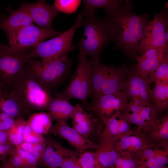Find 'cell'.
I'll list each match as a JSON object with an SVG mask.
<instances>
[{
	"mask_svg": "<svg viewBox=\"0 0 168 168\" xmlns=\"http://www.w3.org/2000/svg\"><path fill=\"white\" fill-rule=\"evenodd\" d=\"M149 14L135 13L131 1L104 18L109 30L111 40L127 55L134 58L149 21Z\"/></svg>",
	"mask_w": 168,
	"mask_h": 168,
	"instance_id": "cell-1",
	"label": "cell"
},
{
	"mask_svg": "<svg viewBox=\"0 0 168 168\" xmlns=\"http://www.w3.org/2000/svg\"><path fill=\"white\" fill-rule=\"evenodd\" d=\"M72 67V61L68 56L46 61L30 58L25 70L51 91L67 78Z\"/></svg>",
	"mask_w": 168,
	"mask_h": 168,
	"instance_id": "cell-2",
	"label": "cell"
},
{
	"mask_svg": "<svg viewBox=\"0 0 168 168\" xmlns=\"http://www.w3.org/2000/svg\"><path fill=\"white\" fill-rule=\"evenodd\" d=\"M81 26L84 27V31L78 43L79 50L89 57L92 61H99L102 50L112 41L105 19L95 16L83 18Z\"/></svg>",
	"mask_w": 168,
	"mask_h": 168,
	"instance_id": "cell-3",
	"label": "cell"
},
{
	"mask_svg": "<svg viewBox=\"0 0 168 168\" xmlns=\"http://www.w3.org/2000/svg\"><path fill=\"white\" fill-rule=\"evenodd\" d=\"M83 16L81 13L73 26L68 30L47 41H44L29 49L30 58H40L41 60L49 61L63 56H68L76 46L72 40L77 29L81 26Z\"/></svg>",
	"mask_w": 168,
	"mask_h": 168,
	"instance_id": "cell-4",
	"label": "cell"
},
{
	"mask_svg": "<svg viewBox=\"0 0 168 168\" xmlns=\"http://www.w3.org/2000/svg\"><path fill=\"white\" fill-rule=\"evenodd\" d=\"M29 49L18 50L0 43V82L3 90L10 91L23 74L30 58Z\"/></svg>",
	"mask_w": 168,
	"mask_h": 168,
	"instance_id": "cell-5",
	"label": "cell"
},
{
	"mask_svg": "<svg viewBox=\"0 0 168 168\" xmlns=\"http://www.w3.org/2000/svg\"><path fill=\"white\" fill-rule=\"evenodd\" d=\"M10 91L28 110L46 109L52 97L51 91L25 69Z\"/></svg>",
	"mask_w": 168,
	"mask_h": 168,
	"instance_id": "cell-6",
	"label": "cell"
},
{
	"mask_svg": "<svg viewBox=\"0 0 168 168\" xmlns=\"http://www.w3.org/2000/svg\"><path fill=\"white\" fill-rule=\"evenodd\" d=\"M78 64L71 80L61 93L65 99L80 100L88 110L87 97L90 93V69L92 61L81 50H79Z\"/></svg>",
	"mask_w": 168,
	"mask_h": 168,
	"instance_id": "cell-7",
	"label": "cell"
},
{
	"mask_svg": "<svg viewBox=\"0 0 168 168\" xmlns=\"http://www.w3.org/2000/svg\"><path fill=\"white\" fill-rule=\"evenodd\" d=\"M167 7L166 3L159 13H154L153 20L148 22L137 49V53L141 55L150 49L168 48L166 40L168 29Z\"/></svg>",
	"mask_w": 168,
	"mask_h": 168,
	"instance_id": "cell-8",
	"label": "cell"
},
{
	"mask_svg": "<svg viewBox=\"0 0 168 168\" xmlns=\"http://www.w3.org/2000/svg\"><path fill=\"white\" fill-rule=\"evenodd\" d=\"M61 32L54 29H44L33 24L6 34L11 48L18 50L30 49L46 40L59 35Z\"/></svg>",
	"mask_w": 168,
	"mask_h": 168,
	"instance_id": "cell-9",
	"label": "cell"
},
{
	"mask_svg": "<svg viewBox=\"0 0 168 168\" xmlns=\"http://www.w3.org/2000/svg\"><path fill=\"white\" fill-rule=\"evenodd\" d=\"M150 84L147 77L138 74L133 67L130 69L121 92L129 102L148 104L152 102Z\"/></svg>",
	"mask_w": 168,
	"mask_h": 168,
	"instance_id": "cell-10",
	"label": "cell"
},
{
	"mask_svg": "<svg viewBox=\"0 0 168 168\" xmlns=\"http://www.w3.org/2000/svg\"><path fill=\"white\" fill-rule=\"evenodd\" d=\"M91 100L88 110L103 123L117 112L123 111L128 103L121 91L100 95Z\"/></svg>",
	"mask_w": 168,
	"mask_h": 168,
	"instance_id": "cell-11",
	"label": "cell"
},
{
	"mask_svg": "<svg viewBox=\"0 0 168 168\" xmlns=\"http://www.w3.org/2000/svg\"><path fill=\"white\" fill-rule=\"evenodd\" d=\"M159 112L153 103L139 105L130 102L121 112L130 124L142 128L156 126L160 119Z\"/></svg>",
	"mask_w": 168,
	"mask_h": 168,
	"instance_id": "cell-12",
	"label": "cell"
},
{
	"mask_svg": "<svg viewBox=\"0 0 168 168\" xmlns=\"http://www.w3.org/2000/svg\"><path fill=\"white\" fill-rule=\"evenodd\" d=\"M45 140V149L39 163L47 168H58L66 158L78 157L81 153L63 146L51 138H48Z\"/></svg>",
	"mask_w": 168,
	"mask_h": 168,
	"instance_id": "cell-13",
	"label": "cell"
},
{
	"mask_svg": "<svg viewBox=\"0 0 168 168\" xmlns=\"http://www.w3.org/2000/svg\"><path fill=\"white\" fill-rule=\"evenodd\" d=\"M21 6L27 12L33 23L40 28L51 30L52 22L59 12L53 5L39 0L33 3H24Z\"/></svg>",
	"mask_w": 168,
	"mask_h": 168,
	"instance_id": "cell-14",
	"label": "cell"
},
{
	"mask_svg": "<svg viewBox=\"0 0 168 168\" xmlns=\"http://www.w3.org/2000/svg\"><path fill=\"white\" fill-rule=\"evenodd\" d=\"M49 132L65 140L80 153L89 149H97L98 147V145L94 143L89 138L83 136L66 122H56Z\"/></svg>",
	"mask_w": 168,
	"mask_h": 168,
	"instance_id": "cell-15",
	"label": "cell"
},
{
	"mask_svg": "<svg viewBox=\"0 0 168 168\" xmlns=\"http://www.w3.org/2000/svg\"><path fill=\"white\" fill-rule=\"evenodd\" d=\"M167 54L168 48L150 49L140 56L135 54L133 58L137 61V64L135 69L140 75L147 77L163 62Z\"/></svg>",
	"mask_w": 168,
	"mask_h": 168,
	"instance_id": "cell-16",
	"label": "cell"
},
{
	"mask_svg": "<svg viewBox=\"0 0 168 168\" xmlns=\"http://www.w3.org/2000/svg\"><path fill=\"white\" fill-rule=\"evenodd\" d=\"M129 70L130 68L124 64L119 67L110 65L98 96L121 92Z\"/></svg>",
	"mask_w": 168,
	"mask_h": 168,
	"instance_id": "cell-17",
	"label": "cell"
},
{
	"mask_svg": "<svg viewBox=\"0 0 168 168\" xmlns=\"http://www.w3.org/2000/svg\"><path fill=\"white\" fill-rule=\"evenodd\" d=\"M46 109L52 120L67 123L71 118L75 106L69 102L61 93L56 92L52 96Z\"/></svg>",
	"mask_w": 168,
	"mask_h": 168,
	"instance_id": "cell-18",
	"label": "cell"
},
{
	"mask_svg": "<svg viewBox=\"0 0 168 168\" xmlns=\"http://www.w3.org/2000/svg\"><path fill=\"white\" fill-rule=\"evenodd\" d=\"M103 123L105 127L100 137L101 138L115 141L119 136L122 137L129 131L130 123L120 111L108 118Z\"/></svg>",
	"mask_w": 168,
	"mask_h": 168,
	"instance_id": "cell-19",
	"label": "cell"
},
{
	"mask_svg": "<svg viewBox=\"0 0 168 168\" xmlns=\"http://www.w3.org/2000/svg\"><path fill=\"white\" fill-rule=\"evenodd\" d=\"M7 10L10 13L9 16L0 22V29L6 34L33 24L28 13L21 6L16 10H13L9 7Z\"/></svg>",
	"mask_w": 168,
	"mask_h": 168,
	"instance_id": "cell-20",
	"label": "cell"
},
{
	"mask_svg": "<svg viewBox=\"0 0 168 168\" xmlns=\"http://www.w3.org/2000/svg\"><path fill=\"white\" fill-rule=\"evenodd\" d=\"M0 110L17 119L28 110L12 92L2 90L0 92Z\"/></svg>",
	"mask_w": 168,
	"mask_h": 168,
	"instance_id": "cell-21",
	"label": "cell"
},
{
	"mask_svg": "<svg viewBox=\"0 0 168 168\" xmlns=\"http://www.w3.org/2000/svg\"><path fill=\"white\" fill-rule=\"evenodd\" d=\"M100 139L98 147L96 152L98 160L105 168H112L119 155L116 147L115 142Z\"/></svg>",
	"mask_w": 168,
	"mask_h": 168,
	"instance_id": "cell-22",
	"label": "cell"
},
{
	"mask_svg": "<svg viewBox=\"0 0 168 168\" xmlns=\"http://www.w3.org/2000/svg\"><path fill=\"white\" fill-rule=\"evenodd\" d=\"M84 7L81 12L83 17L95 16L96 10L100 8L104 9L105 13L109 14L123 6L125 1L120 0H84Z\"/></svg>",
	"mask_w": 168,
	"mask_h": 168,
	"instance_id": "cell-23",
	"label": "cell"
},
{
	"mask_svg": "<svg viewBox=\"0 0 168 168\" xmlns=\"http://www.w3.org/2000/svg\"><path fill=\"white\" fill-rule=\"evenodd\" d=\"M109 67L110 65L101 63L100 61H92L90 69V93L89 95L91 99L99 95Z\"/></svg>",
	"mask_w": 168,
	"mask_h": 168,
	"instance_id": "cell-24",
	"label": "cell"
},
{
	"mask_svg": "<svg viewBox=\"0 0 168 168\" xmlns=\"http://www.w3.org/2000/svg\"><path fill=\"white\" fill-rule=\"evenodd\" d=\"M52 119L46 112H37L31 114L27 124L36 133L42 135L49 132L52 127Z\"/></svg>",
	"mask_w": 168,
	"mask_h": 168,
	"instance_id": "cell-25",
	"label": "cell"
},
{
	"mask_svg": "<svg viewBox=\"0 0 168 168\" xmlns=\"http://www.w3.org/2000/svg\"><path fill=\"white\" fill-rule=\"evenodd\" d=\"M139 160L148 168H166L168 162L167 154L151 149L145 150Z\"/></svg>",
	"mask_w": 168,
	"mask_h": 168,
	"instance_id": "cell-26",
	"label": "cell"
},
{
	"mask_svg": "<svg viewBox=\"0 0 168 168\" xmlns=\"http://www.w3.org/2000/svg\"><path fill=\"white\" fill-rule=\"evenodd\" d=\"M151 96L152 101L159 112L166 110L168 106V83L155 82Z\"/></svg>",
	"mask_w": 168,
	"mask_h": 168,
	"instance_id": "cell-27",
	"label": "cell"
},
{
	"mask_svg": "<svg viewBox=\"0 0 168 168\" xmlns=\"http://www.w3.org/2000/svg\"><path fill=\"white\" fill-rule=\"evenodd\" d=\"M122 151L127 153L139 152L144 147V142L138 136L133 134H127L120 138L119 144Z\"/></svg>",
	"mask_w": 168,
	"mask_h": 168,
	"instance_id": "cell-28",
	"label": "cell"
},
{
	"mask_svg": "<svg viewBox=\"0 0 168 168\" xmlns=\"http://www.w3.org/2000/svg\"><path fill=\"white\" fill-rule=\"evenodd\" d=\"M26 121L23 119H15L11 128L7 131L9 142L15 146L23 142V133Z\"/></svg>",
	"mask_w": 168,
	"mask_h": 168,
	"instance_id": "cell-29",
	"label": "cell"
},
{
	"mask_svg": "<svg viewBox=\"0 0 168 168\" xmlns=\"http://www.w3.org/2000/svg\"><path fill=\"white\" fill-rule=\"evenodd\" d=\"M150 84L153 82L168 83V54L163 62L147 76Z\"/></svg>",
	"mask_w": 168,
	"mask_h": 168,
	"instance_id": "cell-30",
	"label": "cell"
},
{
	"mask_svg": "<svg viewBox=\"0 0 168 168\" xmlns=\"http://www.w3.org/2000/svg\"><path fill=\"white\" fill-rule=\"evenodd\" d=\"M78 161L82 168H105L99 163L96 152L85 151L81 153Z\"/></svg>",
	"mask_w": 168,
	"mask_h": 168,
	"instance_id": "cell-31",
	"label": "cell"
},
{
	"mask_svg": "<svg viewBox=\"0 0 168 168\" xmlns=\"http://www.w3.org/2000/svg\"><path fill=\"white\" fill-rule=\"evenodd\" d=\"M142 164V161L133 158L130 154H119L112 168H137Z\"/></svg>",
	"mask_w": 168,
	"mask_h": 168,
	"instance_id": "cell-32",
	"label": "cell"
},
{
	"mask_svg": "<svg viewBox=\"0 0 168 168\" xmlns=\"http://www.w3.org/2000/svg\"><path fill=\"white\" fill-rule=\"evenodd\" d=\"M81 2L79 0H55L53 5L59 12L69 14L76 11Z\"/></svg>",
	"mask_w": 168,
	"mask_h": 168,
	"instance_id": "cell-33",
	"label": "cell"
},
{
	"mask_svg": "<svg viewBox=\"0 0 168 168\" xmlns=\"http://www.w3.org/2000/svg\"><path fill=\"white\" fill-rule=\"evenodd\" d=\"M92 115L85 111L81 105L77 104L75 106V109L71 119L72 124H83L93 122L96 120Z\"/></svg>",
	"mask_w": 168,
	"mask_h": 168,
	"instance_id": "cell-34",
	"label": "cell"
},
{
	"mask_svg": "<svg viewBox=\"0 0 168 168\" xmlns=\"http://www.w3.org/2000/svg\"><path fill=\"white\" fill-rule=\"evenodd\" d=\"M3 161L2 168H26L32 167L16 151ZM34 168V167H33ZM35 168V167H34Z\"/></svg>",
	"mask_w": 168,
	"mask_h": 168,
	"instance_id": "cell-35",
	"label": "cell"
},
{
	"mask_svg": "<svg viewBox=\"0 0 168 168\" xmlns=\"http://www.w3.org/2000/svg\"><path fill=\"white\" fill-rule=\"evenodd\" d=\"M23 140L24 142L35 143L44 142L45 139L42 135L35 132L26 122L23 131Z\"/></svg>",
	"mask_w": 168,
	"mask_h": 168,
	"instance_id": "cell-36",
	"label": "cell"
},
{
	"mask_svg": "<svg viewBox=\"0 0 168 168\" xmlns=\"http://www.w3.org/2000/svg\"><path fill=\"white\" fill-rule=\"evenodd\" d=\"M95 121L90 123L74 124L72 127L83 136L89 138L94 133Z\"/></svg>",
	"mask_w": 168,
	"mask_h": 168,
	"instance_id": "cell-37",
	"label": "cell"
},
{
	"mask_svg": "<svg viewBox=\"0 0 168 168\" xmlns=\"http://www.w3.org/2000/svg\"><path fill=\"white\" fill-rule=\"evenodd\" d=\"M16 152L32 167H36L39 161L32 154L18 146H15Z\"/></svg>",
	"mask_w": 168,
	"mask_h": 168,
	"instance_id": "cell-38",
	"label": "cell"
},
{
	"mask_svg": "<svg viewBox=\"0 0 168 168\" xmlns=\"http://www.w3.org/2000/svg\"><path fill=\"white\" fill-rule=\"evenodd\" d=\"M15 120L12 117L0 110V130H8L13 124Z\"/></svg>",
	"mask_w": 168,
	"mask_h": 168,
	"instance_id": "cell-39",
	"label": "cell"
},
{
	"mask_svg": "<svg viewBox=\"0 0 168 168\" xmlns=\"http://www.w3.org/2000/svg\"><path fill=\"white\" fill-rule=\"evenodd\" d=\"M158 128H160L158 133L160 137L163 139L168 138V117L166 115L160 118L159 121L157 124Z\"/></svg>",
	"mask_w": 168,
	"mask_h": 168,
	"instance_id": "cell-40",
	"label": "cell"
},
{
	"mask_svg": "<svg viewBox=\"0 0 168 168\" xmlns=\"http://www.w3.org/2000/svg\"><path fill=\"white\" fill-rule=\"evenodd\" d=\"M15 152V146L10 143L0 144V160L3 161L7 156Z\"/></svg>",
	"mask_w": 168,
	"mask_h": 168,
	"instance_id": "cell-41",
	"label": "cell"
},
{
	"mask_svg": "<svg viewBox=\"0 0 168 168\" xmlns=\"http://www.w3.org/2000/svg\"><path fill=\"white\" fill-rule=\"evenodd\" d=\"M77 157H72L65 159L59 168H82Z\"/></svg>",
	"mask_w": 168,
	"mask_h": 168,
	"instance_id": "cell-42",
	"label": "cell"
},
{
	"mask_svg": "<svg viewBox=\"0 0 168 168\" xmlns=\"http://www.w3.org/2000/svg\"><path fill=\"white\" fill-rule=\"evenodd\" d=\"M18 146L32 154L37 159L39 162L41 159L42 155L35 149L33 147L32 143L23 142Z\"/></svg>",
	"mask_w": 168,
	"mask_h": 168,
	"instance_id": "cell-43",
	"label": "cell"
},
{
	"mask_svg": "<svg viewBox=\"0 0 168 168\" xmlns=\"http://www.w3.org/2000/svg\"><path fill=\"white\" fill-rule=\"evenodd\" d=\"M32 144L35 149L42 155L45 147L46 144V140L44 142L32 143Z\"/></svg>",
	"mask_w": 168,
	"mask_h": 168,
	"instance_id": "cell-44",
	"label": "cell"
},
{
	"mask_svg": "<svg viewBox=\"0 0 168 168\" xmlns=\"http://www.w3.org/2000/svg\"><path fill=\"white\" fill-rule=\"evenodd\" d=\"M10 143L8 140L7 131L0 130V144Z\"/></svg>",
	"mask_w": 168,
	"mask_h": 168,
	"instance_id": "cell-45",
	"label": "cell"
},
{
	"mask_svg": "<svg viewBox=\"0 0 168 168\" xmlns=\"http://www.w3.org/2000/svg\"><path fill=\"white\" fill-rule=\"evenodd\" d=\"M137 168H148L145 166H143L142 164L140 166L138 167ZM166 168H167L166 167Z\"/></svg>",
	"mask_w": 168,
	"mask_h": 168,
	"instance_id": "cell-46",
	"label": "cell"
},
{
	"mask_svg": "<svg viewBox=\"0 0 168 168\" xmlns=\"http://www.w3.org/2000/svg\"><path fill=\"white\" fill-rule=\"evenodd\" d=\"M3 90L2 85L0 82V92Z\"/></svg>",
	"mask_w": 168,
	"mask_h": 168,
	"instance_id": "cell-47",
	"label": "cell"
},
{
	"mask_svg": "<svg viewBox=\"0 0 168 168\" xmlns=\"http://www.w3.org/2000/svg\"><path fill=\"white\" fill-rule=\"evenodd\" d=\"M36 167L33 168V167H28V168H36Z\"/></svg>",
	"mask_w": 168,
	"mask_h": 168,
	"instance_id": "cell-48",
	"label": "cell"
},
{
	"mask_svg": "<svg viewBox=\"0 0 168 168\" xmlns=\"http://www.w3.org/2000/svg\"><path fill=\"white\" fill-rule=\"evenodd\" d=\"M0 168H2L1 166H0Z\"/></svg>",
	"mask_w": 168,
	"mask_h": 168,
	"instance_id": "cell-49",
	"label": "cell"
}]
</instances>
